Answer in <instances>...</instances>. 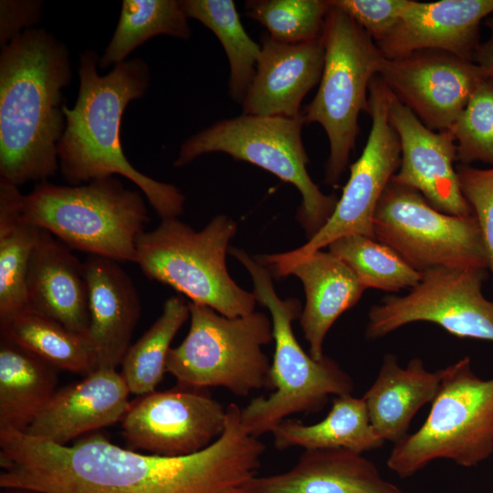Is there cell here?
I'll list each match as a JSON object with an SVG mask.
<instances>
[{
    "instance_id": "cell-1",
    "label": "cell",
    "mask_w": 493,
    "mask_h": 493,
    "mask_svg": "<svg viewBox=\"0 0 493 493\" xmlns=\"http://www.w3.org/2000/svg\"><path fill=\"white\" fill-rule=\"evenodd\" d=\"M266 446L226 407L222 435L205 449L165 456L122 448L99 433L58 445L0 430V486L37 493H241Z\"/></svg>"
},
{
    "instance_id": "cell-2",
    "label": "cell",
    "mask_w": 493,
    "mask_h": 493,
    "mask_svg": "<svg viewBox=\"0 0 493 493\" xmlns=\"http://www.w3.org/2000/svg\"><path fill=\"white\" fill-rule=\"evenodd\" d=\"M71 79L67 47L45 29L26 30L1 47L0 179L19 186L58 172L63 89Z\"/></svg>"
},
{
    "instance_id": "cell-3",
    "label": "cell",
    "mask_w": 493,
    "mask_h": 493,
    "mask_svg": "<svg viewBox=\"0 0 493 493\" xmlns=\"http://www.w3.org/2000/svg\"><path fill=\"white\" fill-rule=\"evenodd\" d=\"M99 60L94 50L80 55L78 98L72 108H64L66 128L58 144L61 173L71 185L122 175L141 189L162 219L175 218L183 213L184 194L176 186L135 169L121 145L123 112L147 91L149 67L144 60L132 58L101 76Z\"/></svg>"
},
{
    "instance_id": "cell-4",
    "label": "cell",
    "mask_w": 493,
    "mask_h": 493,
    "mask_svg": "<svg viewBox=\"0 0 493 493\" xmlns=\"http://www.w3.org/2000/svg\"><path fill=\"white\" fill-rule=\"evenodd\" d=\"M248 271L257 303L270 313L275 352L269 370L267 396H257L241 409V423L250 435L259 437L272 431L289 415L315 413L330 395L351 394V377L331 358L320 360L307 354L299 343L292 322L301 315L300 301L281 299L274 288L271 272L242 249L230 247Z\"/></svg>"
},
{
    "instance_id": "cell-5",
    "label": "cell",
    "mask_w": 493,
    "mask_h": 493,
    "mask_svg": "<svg viewBox=\"0 0 493 493\" xmlns=\"http://www.w3.org/2000/svg\"><path fill=\"white\" fill-rule=\"evenodd\" d=\"M23 214L70 249L117 262H136V243L149 222L142 194L114 175L79 185L40 182L24 195Z\"/></svg>"
},
{
    "instance_id": "cell-6",
    "label": "cell",
    "mask_w": 493,
    "mask_h": 493,
    "mask_svg": "<svg viewBox=\"0 0 493 493\" xmlns=\"http://www.w3.org/2000/svg\"><path fill=\"white\" fill-rule=\"evenodd\" d=\"M236 233V223L225 215L199 231L177 217L162 219L138 237L135 263L149 279L172 287L191 302L228 318L245 316L255 311L257 301L226 268V251Z\"/></svg>"
},
{
    "instance_id": "cell-7",
    "label": "cell",
    "mask_w": 493,
    "mask_h": 493,
    "mask_svg": "<svg viewBox=\"0 0 493 493\" xmlns=\"http://www.w3.org/2000/svg\"><path fill=\"white\" fill-rule=\"evenodd\" d=\"M422 426L395 443L388 467L408 477L435 459L472 467L493 455V378L481 379L468 356L441 369V382Z\"/></svg>"
},
{
    "instance_id": "cell-8",
    "label": "cell",
    "mask_w": 493,
    "mask_h": 493,
    "mask_svg": "<svg viewBox=\"0 0 493 493\" xmlns=\"http://www.w3.org/2000/svg\"><path fill=\"white\" fill-rule=\"evenodd\" d=\"M328 1L323 70L318 91L302 114L305 123H319L327 134L330 154L324 183L336 186L355 146L359 115L368 110L369 86L379 75L384 57L350 16Z\"/></svg>"
},
{
    "instance_id": "cell-9",
    "label": "cell",
    "mask_w": 493,
    "mask_h": 493,
    "mask_svg": "<svg viewBox=\"0 0 493 493\" xmlns=\"http://www.w3.org/2000/svg\"><path fill=\"white\" fill-rule=\"evenodd\" d=\"M303 124L302 111L294 118L242 113L221 120L187 138L173 165L182 167L203 154L224 152L273 173L299 191L302 202L297 219L309 239L328 222L339 199L323 194L309 175Z\"/></svg>"
},
{
    "instance_id": "cell-10",
    "label": "cell",
    "mask_w": 493,
    "mask_h": 493,
    "mask_svg": "<svg viewBox=\"0 0 493 493\" xmlns=\"http://www.w3.org/2000/svg\"><path fill=\"white\" fill-rule=\"evenodd\" d=\"M190 329L180 345L171 348L166 372L179 385L223 387L236 396L269 389L270 362L263 347L273 341L266 314L228 318L210 307L190 302Z\"/></svg>"
},
{
    "instance_id": "cell-11",
    "label": "cell",
    "mask_w": 493,
    "mask_h": 493,
    "mask_svg": "<svg viewBox=\"0 0 493 493\" xmlns=\"http://www.w3.org/2000/svg\"><path fill=\"white\" fill-rule=\"evenodd\" d=\"M374 237L420 272L435 268H488L475 215H451L434 208L416 190L391 180L373 219Z\"/></svg>"
},
{
    "instance_id": "cell-12",
    "label": "cell",
    "mask_w": 493,
    "mask_h": 493,
    "mask_svg": "<svg viewBox=\"0 0 493 493\" xmlns=\"http://www.w3.org/2000/svg\"><path fill=\"white\" fill-rule=\"evenodd\" d=\"M390 90L375 76L368 93L371 130L361 156L350 167V177L328 222L303 246L289 252L257 257L267 267L294 261L328 246L337 238L360 234L374 238L372 219L378 203L399 169L401 145L389 121Z\"/></svg>"
},
{
    "instance_id": "cell-13",
    "label": "cell",
    "mask_w": 493,
    "mask_h": 493,
    "mask_svg": "<svg viewBox=\"0 0 493 493\" xmlns=\"http://www.w3.org/2000/svg\"><path fill=\"white\" fill-rule=\"evenodd\" d=\"M485 268H435L404 296H388L368 313L366 336L378 339L417 321L437 324L450 334L493 342V302L482 286Z\"/></svg>"
},
{
    "instance_id": "cell-14",
    "label": "cell",
    "mask_w": 493,
    "mask_h": 493,
    "mask_svg": "<svg viewBox=\"0 0 493 493\" xmlns=\"http://www.w3.org/2000/svg\"><path fill=\"white\" fill-rule=\"evenodd\" d=\"M226 407L204 389L177 385L142 395L121 419L131 450L180 456L197 453L224 432Z\"/></svg>"
},
{
    "instance_id": "cell-15",
    "label": "cell",
    "mask_w": 493,
    "mask_h": 493,
    "mask_svg": "<svg viewBox=\"0 0 493 493\" xmlns=\"http://www.w3.org/2000/svg\"><path fill=\"white\" fill-rule=\"evenodd\" d=\"M391 93L428 129L449 130L485 72L452 53L424 49L385 58L380 72Z\"/></svg>"
},
{
    "instance_id": "cell-16",
    "label": "cell",
    "mask_w": 493,
    "mask_h": 493,
    "mask_svg": "<svg viewBox=\"0 0 493 493\" xmlns=\"http://www.w3.org/2000/svg\"><path fill=\"white\" fill-rule=\"evenodd\" d=\"M388 115L401 145L400 166L392 181L418 191L440 212L462 217L473 215L454 166L456 144L451 131L428 129L391 91Z\"/></svg>"
},
{
    "instance_id": "cell-17",
    "label": "cell",
    "mask_w": 493,
    "mask_h": 493,
    "mask_svg": "<svg viewBox=\"0 0 493 493\" xmlns=\"http://www.w3.org/2000/svg\"><path fill=\"white\" fill-rule=\"evenodd\" d=\"M130 389L116 369L98 367L79 382L58 389L27 429L28 435L58 445L121 421Z\"/></svg>"
},
{
    "instance_id": "cell-18",
    "label": "cell",
    "mask_w": 493,
    "mask_h": 493,
    "mask_svg": "<svg viewBox=\"0 0 493 493\" xmlns=\"http://www.w3.org/2000/svg\"><path fill=\"white\" fill-rule=\"evenodd\" d=\"M493 13V0L412 1L394 29L377 44L385 58L424 49L452 53L473 61L479 26Z\"/></svg>"
},
{
    "instance_id": "cell-19",
    "label": "cell",
    "mask_w": 493,
    "mask_h": 493,
    "mask_svg": "<svg viewBox=\"0 0 493 493\" xmlns=\"http://www.w3.org/2000/svg\"><path fill=\"white\" fill-rule=\"evenodd\" d=\"M324 57L322 35L298 44L280 43L263 35L256 73L241 103L242 113L299 116L302 100L320 83Z\"/></svg>"
},
{
    "instance_id": "cell-20",
    "label": "cell",
    "mask_w": 493,
    "mask_h": 493,
    "mask_svg": "<svg viewBox=\"0 0 493 493\" xmlns=\"http://www.w3.org/2000/svg\"><path fill=\"white\" fill-rule=\"evenodd\" d=\"M26 292L27 308L88 337L89 289L84 262L42 228L29 263Z\"/></svg>"
},
{
    "instance_id": "cell-21",
    "label": "cell",
    "mask_w": 493,
    "mask_h": 493,
    "mask_svg": "<svg viewBox=\"0 0 493 493\" xmlns=\"http://www.w3.org/2000/svg\"><path fill=\"white\" fill-rule=\"evenodd\" d=\"M84 267L89 289L88 337L99 367L116 369L131 346L141 314L140 298L117 261L89 255Z\"/></svg>"
},
{
    "instance_id": "cell-22",
    "label": "cell",
    "mask_w": 493,
    "mask_h": 493,
    "mask_svg": "<svg viewBox=\"0 0 493 493\" xmlns=\"http://www.w3.org/2000/svg\"><path fill=\"white\" fill-rule=\"evenodd\" d=\"M272 275H294L303 284L306 303L299 317L309 354L321 359L325 337L346 310L357 304L366 288L354 272L330 251L318 250L285 264L267 267Z\"/></svg>"
},
{
    "instance_id": "cell-23",
    "label": "cell",
    "mask_w": 493,
    "mask_h": 493,
    "mask_svg": "<svg viewBox=\"0 0 493 493\" xmlns=\"http://www.w3.org/2000/svg\"><path fill=\"white\" fill-rule=\"evenodd\" d=\"M241 493H406L373 462L344 449L304 450L287 471L256 476Z\"/></svg>"
},
{
    "instance_id": "cell-24",
    "label": "cell",
    "mask_w": 493,
    "mask_h": 493,
    "mask_svg": "<svg viewBox=\"0 0 493 493\" xmlns=\"http://www.w3.org/2000/svg\"><path fill=\"white\" fill-rule=\"evenodd\" d=\"M441 369L430 372L419 358L401 367L393 354H386L372 384L362 399L370 421L380 437L393 444L408 434L413 417L435 399Z\"/></svg>"
},
{
    "instance_id": "cell-25",
    "label": "cell",
    "mask_w": 493,
    "mask_h": 493,
    "mask_svg": "<svg viewBox=\"0 0 493 493\" xmlns=\"http://www.w3.org/2000/svg\"><path fill=\"white\" fill-rule=\"evenodd\" d=\"M56 370L34 353L1 338L0 429H27L58 390Z\"/></svg>"
},
{
    "instance_id": "cell-26",
    "label": "cell",
    "mask_w": 493,
    "mask_h": 493,
    "mask_svg": "<svg viewBox=\"0 0 493 493\" xmlns=\"http://www.w3.org/2000/svg\"><path fill=\"white\" fill-rule=\"evenodd\" d=\"M271 434L278 450L344 449L362 454L384 443L370 421L363 399L351 394L333 398L329 414L318 423L306 425L287 418Z\"/></svg>"
},
{
    "instance_id": "cell-27",
    "label": "cell",
    "mask_w": 493,
    "mask_h": 493,
    "mask_svg": "<svg viewBox=\"0 0 493 493\" xmlns=\"http://www.w3.org/2000/svg\"><path fill=\"white\" fill-rule=\"evenodd\" d=\"M1 338L34 353L57 369L82 376L95 371L98 359L87 336L25 308L0 318Z\"/></svg>"
},
{
    "instance_id": "cell-28",
    "label": "cell",
    "mask_w": 493,
    "mask_h": 493,
    "mask_svg": "<svg viewBox=\"0 0 493 493\" xmlns=\"http://www.w3.org/2000/svg\"><path fill=\"white\" fill-rule=\"evenodd\" d=\"M24 195L0 179V318L27 308V272L40 228L25 219Z\"/></svg>"
},
{
    "instance_id": "cell-29",
    "label": "cell",
    "mask_w": 493,
    "mask_h": 493,
    "mask_svg": "<svg viewBox=\"0 0 493 493\" xmlns=\"http://www.w3.org/2000/svg\"><path fill=\"white\" fill-rule=\"evenodd\" d=\"M188 18L210 29L229 63L228 93L242 103L254 79L261 46L245 30L233 0H181Z\"/></svg>"
},
{
    "instance_id": "cell-30",
    "label": "cell",
    "mask_w": 493,
    "mask_h": 493,
    "mask_svg": "<svg viewBox=\"0 0 493 493\" xmlns=\"http://www.w3.org/2000/svg\"><path fill=\"white\" fill-rule=\"evenodd\" d=\"M159 35L184 40L190 37L181 0H123L116 29L100 58V68L125 61L135 48Z\"/></svg>"
},
{
    "instance_id": "cell-31",
    "label": "cell",
    "mask_w": 493,
    "mask_h": 493,
    "mask_svg": "<svg viewBox=\"0 0 493 493\" xmlns=\"http://www.w3.org/2000/svg\"><path fill=\"white\" fill-rule=\"evenodd\" d=\"M187 319L189 304L180 296H172L153 324L129 347L121 362V374L131 393L145 395L155 391L166 372L171 343Z\"/></svg>"
},
{
    "instance_id": "cell-32",
    "label": "cell",
    "mask_w": 493,
    "mask_h": 493,
    "mask_svg": "<svg viewBox=\"0 0 493 493\" xmlns=\"http://www.w3.org/2000/svg\"><path fill=\"white\" fill-rule=\"evenodd\" d=\"M327 247L354 272L366 289L396 292L412 288L423 276L391 247L363 235L342 236Z\"/></svg>"
},
{
    "instance_id": "cell-33",
    "label": "cell",
    "mask_w": 493,
    "mask_h": 493,
    "mask_svg": "<svg viewBox=\"0 0 493 493\" xmlns=\"http://www.w3.org/2000/svg\"><path fill=\"white\" fill-rule=\"evenodd\" d=\"M328 0H247L246 16L264 26L280 43L298 44L322 35Z\"/></svg>"
},
{
    "instance_id": "cell-34",
    "label": "cell",
    "mask_w": 493,
    "mask_h": 493,
    "mask_svg": "<svg viewBox=\"0 0 493 493\" xmlns=\"http://www.w3.org/2000/svg\"><path fill=\"white\" fill-rule=\"evenodd\" d=\"M456 144V161L493 167V79L481 80L449 129Z\"/></svg>"
},
{
    "instance_id": "cell-35",
    "label": "cell",
    "mask_w": 493,
    "mask_h": 493,
    "mask_svg": "<svg viewBox=\"0 0 493 493\" xmlns=\"http://www.w3.org/2000/svg\"><path fill=\"white\" fill-rule=\"evenodd\" d=\"M456 170L461 193L479 224L493 275V167L458 164Z\"/></svg>"
},
{
    "instance_id": "cell-36",
    "label": "cell",
    "mask_w": 493,
    "mask_h": 493,
    "mask_svg": "<svg viewBox=\"0 0 493 493\" xmlns=\"http://www.w3.org/2000/svg\"><path fill=\"white\" fill-rule=\"evenodd\" d=\"M413 0H330L350 16L376 44L397 26Z\"/></svg>"
},
{
    "instance_id": "cell-37",
    "label": "cell",
    "mask_w": 493,
    "mask_h": 493,
    "mask_svg": "<svg viewBox=\"0 0 493 493\" xmlns=\"http://www.w3.org/2000/svg\"><path fill=\"white\" fill-rule=\"evenodd\" d=\"M43 2L37 0L0 1V44L6 46L26 30L35 28L42 13Z\"/></svg>"
},
{
    "instance_id": "cell-38",
    "label": "cell",
    "mask_w": 493,
    "mask_h": 493,
    "mask_svg": "<svg viewBox=\"0 0 493 493\" xmlns=\"http://www.w3.org/2000/svg\"><path fill=\"white\" fill-rule=\"evenodd\" d=\"M485 25L490 30V36L478 46L473 57V62L485 72L488 78L493 79V16L485 19Z\"/></svg>"
}]
</instances>
